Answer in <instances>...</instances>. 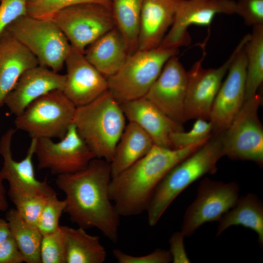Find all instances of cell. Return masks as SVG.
I'll use <instances>...</instances> for the list:
<instances>
[{
  "mask_svg": "<svg viewBox=\"0 0 263 263\" xmlns=\"http://www.w3.org/2000/svg\"><path fill=\"white\" fill-rule=\"evenodd\" d=\"M110 163L94 158L82 169L56 176V184L65 195L64 212L84 229L96 228L113 243L118 239L120 216L110 199Z\"/></svg>",
  "mask_w": 263,
  "mask_h": 263,
  "instance_id": "obj_1",
  "label": "cell"
},
{
  "mask_svg": "<svg viewBox=\"0 0 263 263\" xmlns=\"http://www.w3.org/2000/svg\"><path fill=\"white\" fill-rule=\"evenodd\" d=\"M206 142L179 149L153 145L145 156L112 178L109 193L118 215L132 216L147 211L156 188L168 171Z\"/></svg>",
  "mask_w": 263,
  "mask_h": 263,
  "instance_id": "obj_2",
  "label": "cell"
},
{
  "mask_svg": "<svg viewBox=\"0 0 263 263\" xmlns=\"http://www.w3.org/2000/svg\"><path fill=\"white\" fill-rule=\"evenodd\" d=\"M224 156L221 134L213 135L196 151L172 167L161 181L147 210L148 223L155 225L176 198L206 174H214Z\"/></svg>",
  "mask_w": 263,
  "mask_h": 263,
  "instance_id": "obj_3",
  "label": "cell"
},
{
  "mask_svg": "<svg viewBox=\"0 0 263 263\" xmlns=\"http://www.w3.org/2000/svg\"><path fill=\"white\" fill-rule=\"evenodd\" d=\"M120 103L108 90L76 107L73 124L96 158L110 163L126 125Z\"/></svg>",
  "mask_w": 263,
  "mask_h": 263,
  "instance_id": "obj_4",
  "label": "cell"
},
{
  "mask_svg": "<svg viewBox=\"0 0 263 263\" xmlns=\"http://www.w3.org/2000/svg\"><path fill=\"white\" fill-rule=\"evenodd\" d=\"M178 54V49L160 46L137 50L117 72L107 77L108 90L120 104L144 97L167 61Z\"/></svg>",
  "mask_w": 263,
  "mask_h": 263,
  "instance_id": "obj_5",
  "label": "cell"
},
{
  "mask_svg": "<svg viewBox=\"0 0 263 263\" xmlns=\"http://www.w3.org/2000/svg\"><path fill=\"white\" fill-rule=\"evenodd\" d=\"M37 58L39 65L58 73L63 68L71 45L52 19L21 17L5 29Z\"/></svg>",
  "mask_w": 263,
  "mask_h": 263,
  "instance_id": "obj_6",
  "label": "cell"
},
{
  "mask_svg": "<svg viewBox=\"0 0 263 263\" xmlns=\"http://www.w3.org/2000/svg\"><path fill=\"white\" fill-rule=\"evenodd\" d=\"M76 108L62 91H51L16 116V130L26 132L31 138L61 139L73 123Z\"/></svg>",
  "mask_w": 263,
  "mask_h": 263,
  "instance_id": "obj_7",
  "label": "cell"
},
{
  "mask_svg": "<svg viewBox=\"0 0 263 263\" xmlns=\"http://www.w3.org/2000/svg\"><path fill=\"white\" fill-rule=\"evenodd\" d=\"M249 37L245 35L227 59L216 68L206 69L203 66L207 53L206 42L200 44L201 57L192 66L187 73V88L185 101L186 121L192 119L209 120L212 105L223 80L238 51L244 47Z\"/></svg>",
  "mask_w": 263,
  "mask_h": 263,
  "instance_id": "obj_8",
  "label": "cell"
},
{
  "mask_svg": "<svg viewBox=\"0 0 263 263\" xmlns=\"http://www.w3.org/2000/svg\"><path fill=\"white\" fill-rule=\"evenodd\" d=\"M262 97L246 100L228 128L221 133L224 156L263 164V127L258 115Z\"/></svg>",
  "mask_w": 263,
  "mask_h": 263,
  "instance_id": "obj_9",
  "label": "cell"
},
{
  "mask_svg": "<svg viewBox=\"0 0 263 263\" xmlns=\"http://www.w3.org/2000/svg\"><path fill=\"white\" fill-rule=\"evenodd\" d=\"M51 19L71 45L83 53L89 45L115 27L110 9L96 3L67 7L57 12Z\"/></svg>",
  "mask_w": 263,
  "mask_h": 263,
  "instance_id": "obj_10",
  "label": "cell"
},
{
  "mask_svg": "<svg viewBox=\"0 0 263 263\" xmlns=\"http://www.w3.org/2000/svg\"><path fill=\"white\" fill-rule=\"evenodd\" d=\"M16 129H8L0 139V154L3 165L0 171L3 180L9 185L8 195L14 204L37 195L51 196L56 192L47 179L38 180L35 176L33 158L35 156L36 138H31L25 157L19 161L14 159L12 141Z\"/></svg>",
  "mask_w": 263,
  "mask_h": 263,
  "instance_id": "obj_11",
  "label": "cell"
},
{
  "mask_svg": "<svg viewBox=\"0 0 263 263\" xmlns=\"http://www.w3.org/2000/svg\"><path fill=\"white\" fill-rule=\"evenodd\" d=\"M239 190V185L234 182L224 183L208 178L202 180L195 200L184 216L181 233L189 237L204 224L219 221L236 203Z\"/></svg>",
  "mask_w": 263,
  "mask_h": 263,
  "instance_id": "obj_12",
  "label": "cell"
},
{
  "mask_svg": "<svg viewBox=\"0 0 263 263\" xmlns=\"http://www.w3.org/2000/svg\"><path fill=\"white\" fill-rule=\"evenodd\" d=\"M35 155L39 169H48L56 176L80 170L96 158L73 123L59 141L37 139Z\"/></svg>",
  "mask_w": 263,
  "mask_h": 263,
  "instance_id": "obj_13",
  "label": "cell"
},
{
  "mask_svg": "<svg viewBox=\"0 0 263 263\" xmlns=\"http://www.w3.org/2000/svg\"><path fill=\"white\" fill-rule=\"evenodd\" d=\"M235 4L234 0H181L173 24L160 46L179 49L188 45L189 26H209L217 14H235Z\"/></svg>",
  "mask_w": 263,
  "mask_h": 263,
  "instance_id": "obj_14",
  "label": "cell"
},
{
  "mask_svg": "<svg viewBox=\"0 0 263 263\" xmlns=\"http://www.w3.org/2000/svg\"><path fill=\"white\" fill-rule=\"evenodd\" d=\"M244 47L236 54L213 102L209 118L212 136L228 128L245 101L247 60Z\"/></svg>",
  "mask_w": 263,
  "mask_h": 263,
  "instance_id": "obj_15",
  "label": "cell"
},
{
  "mask_svg": "<svg viewBox=\"0 0 263 263\" xmlns=\"http://www.w3.org/2000/svg\"><path fill=\"white\" fill-rule=\"evenodd\" d=\"M177 56L167 61L144 97L169 118L183 124L186 121L185 101L187 71Z\"/></svg>",
  "mask_w": 263,
  "mask_h": 263,
  "instance_id": "obj_16",
  "label": "cell"
},
{
  "mask_svg": "<svg viewBox=\"0 0 263 263\" xmlns=\"http://www.w3.org/2000/svg\"><path fill=\"white\" fill-rule=\"evenodd\" d=\"M64 64L67 73L62 92L76 107L89 103L108 90L107 78L83 52L72 46Z\"/></svg>",
  "mask_w": 263,
  "mask_h": 263,
  "instance_id": "obj_17",
  "label": "cell"
},
{
  "mask_svg": "<svg viewBox=\"0 0 263 263\" xmlns=\"http://www.w3.org/2000/svg\"><path fill=\"white\" fill-rule=\"evenodd\" d=\"M65 75L38 65L25 71L4 100V105L16 116L33 101L54 90L62 91Z\"/></svg>",
  "mask_w": 263,
  "mask_h": 263,
  "instance_id": "obj_18",
  "label": "cell"
},
{
  "mask_svg": "<svg viewBox=\"0 0 263 263\" xmlns=\"http://www.w3.org/2000/svg\"><path fill=\"white\" fill-rule=\"evenodd\" d=\"M120 104L126 118L144 131L154 145L172 149L170 134L184 131L182 123L169 118L144 96Z\"/></svg>",
  "mask_w": 263,
  "mask_h": 263,
  "instance_id": "obj_19",
  "label": "cell"
},
{
  "mask_svg": "<svg viewBox=\"0 0 263 263\" xmlns=\"http://www.w3.org/2000/svg\"><path fill=\"white\" fill-rule=\"evenodd\" d=\"M39 65L36 56L7 30L0 36V108L21 75Z\"/></svg>",
  "mask_w": 263,
  "mask_h": 263,
  "instance_id": "obj_20",
  "label": "cell"
},
{
  "mask_svg": "<svg viewBox=\"0 0 263 263\" xmlns=\"http://www.w3.org/2000/svg\"><path fill=\"white\" fill-rule=\"evenodd\" d=\"M181 0H144L137 50L158 47L173 24Z\"/></svg>",
  "mask_w": 263,
  "mask_h": 263,
  "instance_id": "obj_21",
  "label": "cell"
},
{
  "mask_svg": "<svg viewBox=\"0 0 263 263\" xmlns=\"http://www.w3.org/2000/svg\"><path fill=\"white\" fill-rule=\"evenodd\" d=\"M84 54L106 78L117 72L130 56L126 41L115 27L89 45Z\"/></svg>",
  "mask_w": 263,
  "mask_h": 263,
  "instance_id": "obj_22",
  "label": "cell"
},
{
  "mask_svg": "<svg viewBox=\"0 0 263 263\" xmlns=\"http://www.w3.org/2000/svg\"><path fill=\"white\" fill-rule=\"evenodd\" d=\"M149 135L136 124L129 122L116 146L110 162L112 178L145 156L153 146Z\"/></svg>",
  "mask_w": 263,
  "mask_h": 263,
  "instance_id": "obj_23",
  "label": "cell"
},
{
  "mask_svg": "<svg viewBox=\"0 0 263 263\" xmlns=\"http://www.w3.org/2000/svg\"><path fill=\"white\" fill-rule=\"evenodd\" d=\"M222 217L216 236L233 225H242L255 231L258 243L263 245V204L257 195L248 193L239 198L234 207Z\"/></svg>",
  "mask_w": 263,
  "mask_h": 263,
  "instance_id": "obj_24",
  "label": "cell"
},
{
  "mask_svg": "<svg viewBox=\"0 0 263 263\" xmlns=\"http://www.w3.org/2000/svg\"><path fill=\"white\" fill-rule=\"evenodd\" d=\"M65 244L66 263H103L107 258L99 237L78 226L61 225Z\"/></svg>",
  "mask_w": 263,
  "mask_h": 263,
  "instance_id": "obj_25",
  "label": "cell"
},
{
  "mask_svg": "<svg viewBox=\"0 0 263 263\" xmlns=\"http://www.w3.org/2000/svg\"><path fill=\"white\" fill-rule=\"evenodd\" d=\"M6 220L24 263H41L40 248L42 235L37 226L27 222L16 208L6 212Z\"/></svg>",
  "mask_w": 263,
  "mask_h": 263,
  "instance_id": "obj_26",
  "label": "cell"
},
{
  "mask_svg": "<svg viewBox=\"0 0 263 263\" xmlns=\"http://www.w3.org/2000/svg\"><path fill=\"white\" fill-rule=\"evenodd\" d=\"M144 0H111L115 27L123 36L130 55L137 50L141 12Z\"/></svg>",
  "mask_w": 263,
  "mask_h": 263,
  "instance_id": "obj_27",
  "label": "cell"
},
{
  "mask_svg": "<svg viewBox=\"0 0 263 263\" xmlns=\"http://www.w3.org/2000/svg\"><path fill=\"white\" fill-rule=\"evenodd\" d=\"M244 49L247 60L245 101L257 94L263 81V25L253 27Z\"/></svg>",
  "mask_w": 263,
  "mask_h": 263,
  "instance_id": "obj_28",
  "label": "cell"
},
{
  "mask_svg": "<svg viewBox=\"0 0 263 263\" xmlns=\"http://www.w3.org/2000/svg\"><path fill=\"white\" fill-rule=\"evenodd\" d=\"M84 3H99L110 9L111 0H28L27 15L39 19H51L59 11Z\"/></svg>",
  "mask_w": 263,
  "mask_h": 263,
  "instance_id": "obj_29",
  "label": "cell"
},
{
  "mask_svg": "<svg viewBox=\"0 0 263 263\" xmlns=\"http://www.w3.org/2000/svg\"><path fill=\"white\" fill-rule=\"evenodd\" d=\"M212 125L209 120L196 119L192 129L172 132L170 141L173 149L186 148L192 145L207 141L212 136Z\"/></svg>",
  "mask_w": 263,
  "mask_h": 263,
  "instance_id": "obj_30",
  "label": "cell"
},
{
  "mask_svg": "<svg viewBox=\"0 0 263 263\" xmlns=\"http://www.w3.org/2000/svg\"><path fill=\"white\" fill-rule=\"evenodd\" d=\"M41 263H66L64 234L61 225L55 232L42 235Z\"/></svg>",
  "mask_w": 263,
  "mask_h": 263,
  "instance_id": "obj_31",
  "label": "cell"
},
{
  "mask_svg": "<svg viewBox=\"0 0 263 263\" xmlns=\"http://www.w3.org/2000/svg\"><path fill=\"white\" fill-rule=\"evenodd\" d=\"M66 205V200L59 199L56 193L49 198L37 225L42 235L55 232L59 228V220Z\"/></svg>",
  "mask_w": 263,
  "mask_h": 263,
  "instance_id": "obj_32",
  "label": "cell"
},
{
  "mask_svg": "<svg viewBox=\"0 0 263 263\" xmlns=\"http://www.w3.org/2000/svg\"><path fill=\"white\" fill-rule=\"evenodd\" d=\"M51 196L37 195L21 200L14 204L15 208L27 222L37 226L40 214Z\"/></svg>",
  "mask_w": 263,
  "mask_h": 263,
  "instance_id": "obj_33",
  "label": "cell"
},
{
  "mask_svg": "<svg viewBox=\"0 0 263 263\" xmlns=\"http://www.w3.org/2000/svg\"><path fill=\"white\" fill-rule=\"evenodd\" d=\"M247 26L263 25V0H238L235 12Z\"/></svg>",
  "mask_w": 263,
  "mask_h": 263,
  "instance_id": "obj_34",
  "label": "cell"
},
{
  "mask_svg": "<svg viewBox=\"0 0 263 263\" xmlns=\"http://www.w3.org/2000/svg\"><path fill=\"white\" fill-rule=\"evenodd\" d=\"M28 0H0V36L19 18L27 15Z\"/></svg>",
  "mask_w": 263,
  "mask_h": 263,
  "instance_id": "obj_35",
  "label": "cell"
},
{
  "mask_svg": "<svg viewBox=\"0 0 263 263\" xmlns=\"http://www.w3.org/2000/svg\"><path fill=\"white\" fill-rule=\"evenodd\" d=\"M113 255L119 263H169L172 262L168 250L157 249L153 252L143 256H132L120 249H114Z\"/></svg>",
  "mask_w": 263,
  "mask_h": 263,
  "instance_id": "obj_36",
  "label": "cell"
},
{
  "mask_svg": "<svg viewBox=\"0 0 263 263\" xmlns=\"http://www.w3.org/2000/svg\"><path fill=\"white\" fill-rule=\"evenodd\" d=\"M24 263L23 257L13 237L10 235L0 244V263Z\"/></svg>",
  "mask_w": 263,
  "mask_h": 263,
  "instance_id": "obj_37",
  "label": "cell"
},
{
  "mask_svg": "<svg viewBox=\"0 0 263 263\" xmlns=\"http://www.w3.org/2000/svg\"><path fill=\"white\" fill-rule=\"evenodd\" d=\"M185 236L181 232L173 233L170 239V249L169 252L172 257V262L174 263H188L190 261L188 259L184 246Z\"/></svg>",
  "mask_w": 263,
  "mask_h": 263,
  "instance_id": "obj_38",
  "label": "cell"
},
{
  "mask_svg": "<svg viewBox=\"0 0 263 263\" xmlns=\"http://www.w3.org/2000/svg\"><path fill=\"white\" fill-rule=\"evenodd\" d=\"M3 181L0 174V211H5L8 209V203L3 184Z\"/></svg>",
  "mask_w": 263,
  "mask_h": 263,
  "instance_id": "obj_39",
  "label": "cell"
},
{
  "mask_svg": "<svg viewBox=\"0 0 263 263\" xmlns=\"http://www.w3.org/2000/svg\"><path fill=\"white\" fill-rule=\"evenodd\" d=\"M10 235V228L7 220L0 218V244Z\"/></svg>",
  "mask_w": 263,
  "mask_h": 263,
  "instance_id": "obj_40",
  "label": "cell"
}]
</instances>
